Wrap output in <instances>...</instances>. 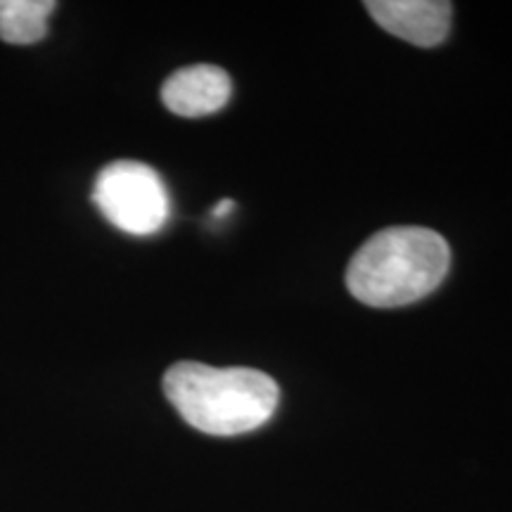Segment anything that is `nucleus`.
<instances>
[{"label":"nucleus","mask_w":512,"mask_h":512,"mask_svg":"<svg viewBox=\"0 0 512 512\" xmlns=\"http://www.w3.org/2000/svg\"><path fill=\"white\" fill-rule=\"evenodd\" d=\"M164 394L190 427L214 437L259 430L273 418L280 389L254 368H211L183 361L166 370Z\"/></svg>","instance_id":"nucleus-1"},{"label":"nucleus","mask_w":512,"mask_h":512,"mask_svg":"<svg viewBox=\"0 0 512 512\" xmlns=\"http://www.w3.org/2000/svg\"><path fill=\"white\" fill-rule=\"evenodd\" d=\"M451 266L448 242L430 228L396 226L375 233L351 259L347 287L358 302L396 309L432 294Z\"/></svg>","instance_id":"nucleus-2"},{"label":"nucleus","mask_w":512,"mask_h":512,"mask_svg":"<svg viewBox=\"0 0 512 512\" xmlns=\"http://www.w3.org/2000/svg\"><path fill=\"white\" fill-rule=\"evenodd\" d=\"M93 202L107 221L128 235H155L169 221L171 202L162 178L143 162L107 164L95 178Z\"/></svg>","instance_id":"nucleus-3"},{"label":"nucleus","mask_w":512,"mask_h":512,"mask_svg":"<svg viewBox=\"0 0 512 512\" xmlns=\"http://www.w3.org/2000/svg\"><path fill=\"white\" fill-rule=\"evenodd\" d=\"M366 8L384 31L418 48L439 46L451 29L453 5L446 0H370Z\"/></svg>","instance_id":"nucleus-4"},{"label":"nucleus","mask_w":512,"mask_h":512,"mask_svg":"<svg viewBox=\"0 0 512 512\" xmlns=\"http://www.w3.org/2000/svg\"><path fill=\"white\" fill-rule=\"evenodd\" d=\"M230 93H233L230 76L214 64H192L178 69L162 86L166 110L185 119L209 117L223 110Z\"/></svg>","instance_id":"nucleus-5"},{"label":"nucleus","mask_w":512,"mask_h":512,"mask_svg":"<svg viewBox=\"0 0 512 512\" xmlns=\"http://www.w3.org/2000/svg\"><path fill=\"white\" fill-rule=\"evenodd\" d=\"M53 0H0V41L10 46H31L48 34Z\"/></svg>","instance_id":"nucleus-6"},{"label":"nucleus","mask_w":512,"mask_h":512,"mask_svg":"<svg viewBox=\"0 0 512 512\" xmlns=\"http://www.w3.org/2000/svg\"><path fill=\"white\" fill-rule=\"evenodd\" d=\"M233 209H235L233 200H223V202L219 204V207L214 209V216H216V219H223V216H226L228 211H233Z\"/></svg>","instance_id":"nucleus-7"}]
</instances>
